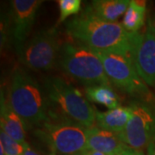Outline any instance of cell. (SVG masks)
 Returning <instances> with one entry per match:
<instances>
[{
	"label": "cell",
	"instance_id": "obj_16",
	"mask_svg": "<svg viewBox=\"0 0 155 155\" xmlns=\"http://www.w3.org/2000/svg\"><path fill=\"white\" fill-rule=\"evenodd\" d=\"M86 98L89 101L105 106L110 110L120 106V99L110 85H96L86 87Z\"/></svg>",
	"mask_w": 155,
	"mask_h": 155
},
{
	"label": "cell",
	"instance_id": "obj_21",
	"mask_svg": "<svg viewBox=\"0 0 155 155\" xmlns=\"http://www.w3.org/2000/svg\"><path fill=\"white\" fill-rule=\"evenodd\" d=\"M147 155H155V140L148 146Z\"/></svg>",
	"mask_w": 155,
	"mask_h": 155
},
{
	"label": "cell",
	"instance_id": "obj_17",
	"mask_svg": "<svg viewBox=\"0 0 155 155\" xmlns=\"http://www.w3.org/2000/svg\"><path fill=\"white\" fill-rule=\"evenodd\" d=\"M60 18L58 23L65 21L67 17L78 14L81 9L80 0H60Z\"/></svg>",
	"mask_w": 155,
	"mask_h": 155
},
{
	"label": "cell",
	"instance_id": "obj_7",
	"mask_svg": "<svg viewBox=\"0 0 155 155\" xmlns=\"http://www.w3.org/2000/svg\"><path fill=\"white\" fill-rule=\"evenodd\" d=\"M61 45L55 28H49L35 34L16 51L25 67L35 71H48L59 65Z\"/></svg>",
	"mask_w": 155,
	"mask_h": 155
},
{
	"label": "cell",
	"instance_id": "obj_6",
	"mask_svg": "<svg viewBox=\"0 0 155 155\" xmlns=\"http://www.w3.org/2000/svg\"><path fill=\"white\" fill-rule=\"evenodd\" d=\"M94 53L102 61L110 83L116 88L134 97V99L154 102L147 84L139 76L130 56L116 52L94 51Z\"/></svg>",
	"mask_w": 155,
	"mask_h": 155
},
{
	"label": "cell",
	"instance_id": "obj_18",
	"mask_svg": "<svg viewBox=\"0 0 155 155\" xmlns=\"http://www.w3.org/2000/svg\"><path fill=\"white\" fill-rule=\"evenodd\" d=\"M0 145L3 146L6 155H22L23 146L10 137L4 130H0Z\"/></svg>",
	"mask_w": 155,
	"mask_h": 155
},
{
	"label": "cell",
	"instance_id": "obj_12",
	"mask_svg": "<svg viewBox=\"0 0 155 155\" xmlns=\"http://www.w3.org/2000/svg\"><path fill=\"white\" fill-rule=\"evenodd\" d=\"M0 125L1 129L13 140L22 145L26 143L25 124L20 116L11 108L3 91H1L0 101Z\"/></svg>",
	"mask_w": 155,
	"mask_h": 155
},
{
	"label": "cell",
	"instance_id": "obj_19",
	"mask_svg": "<svg viewBox=\"0 0 155 155\" xmlns=\"http://www.w3.org/2000/svg\"><path fill=\"white\" fill-rule=\"evenodd\" d=\"M22 146H23V154L22 155H41L38 152H36L35 150L31 148L27 142L24 143Z\"/></svg>",
	"mask_w": 155,
	"mask_h": 155
},
{
	"label": "cell",
	"instance_id": "obj_15",
	"mask_svg": "<svg viewBox=\"0 0 155 155\" xmlns=\"http://www.w3.org/2000/svg\"><path fill=\"white\" fill-rule=\"evenodd\" d=\"M146 1L132 0L122 20V26L128 33L139 32L145 23L146 18Z\"/></svg>",
	"mask_w": 155,
	"mask_h": 155
},
{
	"label": "cell",
	"instance_id": "obj_14",
	"mask_svg": "<svg viewBox=\"0 0 155 155\" xmlns=\"http://www.w3.org/2000/svg\"><path fill=\"white\" fill-rule=\"evenodd\" d=\"M129 0H94L87 7L97 17L108 22H116L118 17L126 12Z\"/></svg>",
	"mask_w": 155,
	"mask_h": 155
},
{
	"label": "cell",
	"instance_id": "obj_3",
	"mask_svg": "<svg viewBox=\"0 0 155 155\" xmlns=\"http://www.w3.org/2000/svg\"><path fill=\"white\" fill-rule=\"evenodd\" d=\"M34 135L53 155H74L87 150L86 128L50 110L48 119L35 127Z\"/></svg>",
	"mask_w": 155,
	"mask_h": 155
},
{
	"label": "cell",
	"instance_id": "obj_5",
	"mask_svg": "<svg viewBox=\"0 0 155 155\" xmlns=\"http://www.w3.org/2000/svg\"><path fill=\"white\" fill-rule=\"evenodd\" d=\"M59 66L66 74L86 87L111 84L94 51L76 41L61 45Z\"/></svg>",
	"mask_w": 155,
	"mask_h": 155
},
{
	"label": "cell",
	"instance_id": "obj_23",
	"mask_svg": "<svg viewBox=\"0 0 155 155\" xmlns=\"http://www.w3.org/2000/svg\"><path fill=\"white\" fill-rule=\"evenodd\" d=\"M88 150H85V151H84V152L78 153H76V154L74 155H88Z\"/></svg>",
	"mask_w": 155,
	"mask_h": 155
},
{
	"label": "cell",
	"instance_id": "obj_13",
	"mask_svg": "<svg viewBox=\"0 0 155 155\" xmlns=\"http://www.w3.org/2000/svg\"><path fill=\"white\" fill-rule=\"evenodd\" d=\"M130 117L131 110L128 106H119L106 112L97 110L95 125L98 128L118 134L124 130Z\"/></svg>",
	"mask_w": 155,
	"mask_h": 155
},
{
	"label": "cell",
	"instance_id": "obj_8",
	"mask_svg": "<svg viewBox=\"0 0 155 155\" xmlns=\"http://www.w3.org/2000/svg\"><path fill=\"white\" fill-rule=\"evenodd\" d=\"M131 117L118 137L130 148L142 151L155 140V101H131Z\"/></svg>",
	"mask_w": 155,
	"mask_h": 155
},
{
	"label": "cell",
	"instance_id": "obj_20",
	"mask_svg": "<svg viewBox=\"0 0 155 155\" xmlns=\"http://www.w3.org/2000/svg\"><path fill=\"white\" fill-rule=\"evenodd\" d=\"M122 155H144V153L142 151H139V150H135L128 147L125 152L122 153Z\"/></svg>",
	"mask_w": 155,
	"mask_h": 155
},
{
	"label": "cell",
	"instance_id": "obj_4",
	"mask_svg": "<svg viewBox=\"0 0 155 155\" xmlns=\"http://www.w3.org/2000/svg\"><path fill=\"white\" fill-rule=\"evenodd\" d=\"M51 111L78 122L85 128L94 127L97 110L75 86L62 78L51 76L44 81Z\"/></svg>",
	"mask_w": 155,
	"mask_h": 155
},
{
	"label": "cell",
	"instance_id": "obj_10",
	"mask_svg": "<svg viewBox=\"0 0 155 155\" xmlns=\"http://www.w3.org/2000/svg\"><path fill=\"white\" fill-rule=\"evenodd\" d=\"M42 3V0L11 1L8 22L10 33L16 48L28 40L36 14Z\"/></svg>",
	"mask_w": 155,
	"mask_h": 155
},
{
	"label": "cell",
	"instance_id": "obj_11",
	"mask_svg": "<svg viewBox=\"0 0 155 155\" xmlns=\"http://www.w3.org/2000/svg\"><path fill=\"white\" fill-rule=\"evenodd\" d=\"M86 143L87 150L97 151L104 155H122L129 147L116 134L96 126L86 128Z\"/></svg>",
	"mask_w": 155,
	"mask_h": 155
},
{
	"label": "cell",
	"instance_id": "obj_1",
	"mask_svg": "<svg viewBox=\"0 0 155 155\" xmlns=\"http://www.w3.org/2000/svg\"><path fill=\"white\" fill-rule=\"evenodd\" d=\"M66 28L74 41L91 49L116 52L131 57L133 33H128L120 22H108L97 17L87 6L79 15L67 21Z\"/></svg>",
	"mask_w": 155,
	"mask_h": 155
},
{
	"label": "cell",
	"instance_id": "obj_9",
	"mask_svg": "<svg viewBox=\"0 0 155 155\" xmlns=\"http://www.w3.org/2000/svg\"><path fill=\"white\" fill-rule=\"evenodd\" d=\"M131 59L147 85H155V27L149 19L143 33H133Z\"/></svg>",
	"mask_w": 155,
	"mask_h": 155
},
{
	"label": "cell",
	"instance_id": "obj_2",
	"mask_svg": "<svg viewBox=\"0 0 155 155\" xmlns=\"http://www.w3.org/2000/svg\"><path fill=\"white\" fill-rule=\"evenodd\" d=\"M8 102L22 118L26 128L38 127L43 123L51 110L44 86L21 68L16 69L11 75Z\"/></svg>",
	"mask_w": 155,
	"mask_h": 155
},
{
	"label": "cell",
	"instance_id": "obj_24",
	"mask_svg": "<svg viewBox=\"0 0 155 155\" xmlns=\"http://www.w3.org/2000/svg\"><path fill=\"white\" fill-rule=\"evenodd\" d=\"M153 25H154V27H155V17H154V22H153Z\"/></svg>",
	"mask_w": 155,
	"mask_h": 155
},
{
	"label": "cell",
	"instance_id": "obj_22",
	"mask_svg": "<svg viewBox=\"0 0 155 155\" xmlns=\"http://www.w3.org/2000/svg\"><path fill=\"white\" fill-rule=\"evenodd\" d=\"M88 155H104V153L97 152V151H90V150H88Z\"/></svg>",
	"mask_w": 155,
	"mask_h": 155
}]
</instances>
